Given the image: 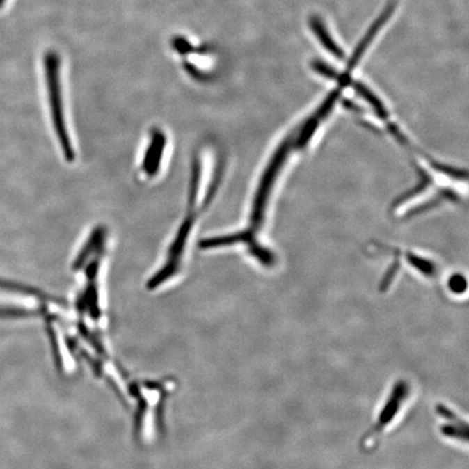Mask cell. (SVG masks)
<instances>
[{"label": "cell", "instance_id": "52a82bcc", "mask_svg": "<svg viewBox=\"0 0 469 469\" xmlns=\"http://www.w3.org/2000/svg\"><path fill=\"white\" fill-rule=\"evenodd\" d=\"M104 239H106V230H104V228H102V226L95 228L90 236H89L88 240H87L84 247L79 252V255H77L74 262V269L83 267L85 262H86L87 259L90 257L93 253H96L97 250L104 245Z\"/></svg>", "mask_w": 469, "mask_h": 469}, {"label": "cell", "instance_id": "277c9868", "mask_svg": "<svg viewBox=\"0 0 469 469\" xmlns=\"http://www.w3.org/2000/svg\"><path fill=\"white\" fill-rule=\"evenodd\" d=\"M395 10V1H390V3L385 6L383 13H381V15H379V17L376 19L375 22L371 25V28L368 29L367 32L364 35V38L360 40V42H358V46H356V49H354L353 54L351 56L350 60H349L346 71L352 72L353 67L358 65V61H360V59L362 58V56H363L365 50L367 49L369 44L373 42L377 33L381 31V29L383 28V25L388 22L389 19H390L391 15H393Z\"/></svg>", "mask_w": 469, "mask_h": 469}, {"label": "cell", "instance_id": "6da1fadb", "mask_svg": "<svg viewBox=\"0 0 469 469\" xmlns=\"http://www.w3.org/2000/svg\"><path fill=\"white\" fill-rule=\"evenodd\" d=\"M45 67H46L50 109H51L52 122L55 126L56 135H57L65 160L72 162L74 160L75 152L72 146L69 133H67V125H65L59 81V58L55 52L47 54L45 58Z\"/></svg>", "mask_w": 469, "mask_h": 469}, {"label": "cell", "instance_id": "8fae6325", "mask_svg": "<svg viewBox=\"0 0 469 469\" xmlns=\"http://www.w3.org/2000/svg\"><path fill=\"white\" fill-rule=\"evenodd\" d=\"M449 288L454 294H459L466 292L467 282L462 275H454L449 280Z\"/></svg>", "mask_w": 469, "mask_h": 469}, {"label": "cell", "instance_id": "30bf717a", "mask_svg": "<svg viewBox=\"0 0 469 469\" xmlns=\"http://www.w3.org/2000/svg\"><path fill=\"white\" fill-rule=\"evenodd\" d=\"M311 67L319 75L327 77V79H337L340 75L335 67H331L326 62L321 61V60H314V61H312Z\"/></svg>", "mask_w": 469, "mask_h": 469}, {"label": "cell", "instance_id": "ba28073f", "mask_svg": "<svg viewBox=\"0 0 469 469\" xmlns=\"http://www.w3.org/2000/svg\"><path fill=\"white\" fill-rule=\"evenodd\" d=\"M440 431L445 437L468 441V424L466 422H447L440 427Z\"/></svg>", "mask_w": 469, "mask_h": 469}, {"label": "cell", "instance_id": "5b68a950", "mask_svg": "<svg viewBox=\"0 0 469 469\" xmlns=\"http://www.w3.org/2000/svg\"><path fill=\"white\" fill-rule=\"evenodd\" d=\"M166 143V138L164 134L160 129H154L151 135L150 143L143 157V164H141L145 173L150 177L156 175L160 168Z\"/></svg>", "mask_w": 469, "mask_h": 469}, {"label": "cell", "instance_id": "8992f818", "mask_svg": "<svg viewBox=\"0 0 469 469\" xmlns=\"http://www.w3.org/2000/svg\"><path fill=\"white\" fill-rule=\"evenodd\" d=\"M309 25L310 29L315 34L321 46L329 54H331L333 57H336L337 59H344V50L341 49L340 46H338V44L331 38V33H329L328 29H327L326 24L321 17L317 15H311L309 19Z\"/></svg>", "mask_w": 469, "mask_h": 469}, {"label": "cell", "instance_id": "7c38bea8", "mask_svg": "<svg viewBox=\"0 0 469 469\" xmlns=\"http://www.w3.org/2000/svg\"><path fill=\"white\" fill-rule=\"evenodd\" d=\"M6 0H0V7L3 5V3H5Z\"/></svg>", "mask_w": 469, "mask_h": 469}, {"label": "cell", "instance_id": "9c48e42d", "mask_svg": "<svg viewBox=\"0 0 469 469\" xmlns=\"http://www.w3.org/2000/svg\"><path fill=\"white\" fill-rule=\"evenodd\" d=\"M201 178V160L199 157L196 156L193 161V168H191V187H189V197H188V205L189 209L193 210V205L197 201L198 191H199V184Z\"/></svg>", "mask_w": 469, "mask_h": 469}, {"label": "cell", "instance_id": "7a4b0ae2", "mask_svg": "<svg viewBox=\"0 0 469 469\" xmlns=\"http://www.w3.org/2000/svg\"><path fill=\"white\" fill-rule=\"evenodd\" d=\"M410 393V385L405 381H399L393 385L390 395L388 397L383 408L381 413L378 414L377 422L374 424L373 427L364 434L360 439V447L362 450H369L371 442H375L377 438L381 436V432L389 426L390 422H393L397 415L404 404L405 400L408 399Z\"/></svg>", "mask_w": 469, "mask_h": 469}, {"label": "cell", "instance_id": "3957f363", "mask_svg": "<svg viewBox=\"0 0 469 469\" xmlns=\"http://www.w3.org/2000/svg\"><path fill=\"white\" fill-rule=\"evenodd\" d=\"M193 220H195V216L191 213H189L186 216L185 220L180 225V230H177V234H176L173 244H172L170 250H168V262L159 271L158 274L154 275L151 278L149 286H158V285L164 283V280H166L168 277L172 276L177 271L180 257H182L184 249H185L186 242H187L189 234H191V230H193Z\"/></svg>", "mask_w": 469, "mask_h": 469}]
</instances>
